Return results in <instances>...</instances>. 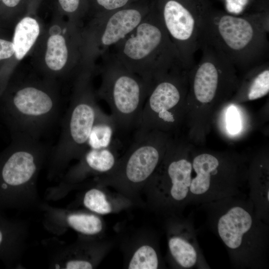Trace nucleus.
<instances>
[{"label":"nucleus","instance_id":"c85d7f7f","mask_svg":"<svg viewBox=\"0 0 269 269\" xmlns=\"http://www.w3.org/2000/svg\"><path fill=\"white\" fill-rule=\"evenodd\" d=\"M20 0H2L3 3L7 6L12 7L15 6Z\"/></svg>","mask_w":269,"mask_h":269},{"label":"nucleus","instance_id":"bb28decb","mask_svg":"<svg viewBox=\"0 0 269 269\" xmlns=\"http://www.w3.org/2000/svg\"><path fill=\"white\" fill-rule=\"evenodd\" d=\"M62 9L66 12L74 14L78 12L81 0H58Z\"/></svg>","mask_w":269,"mask_h":269},{"label":"nucleus","instance_id":"a878e982","mask_svg":"<svg viewBox=\"0 0 269 269\" xmlns=\"http://www.w3.org/2000/svg\"><path fill=\"white\" fill-rule=\"evenodd\" d=\"M14 54L12 42L0 39V60L10 58Z\"/></svg>","mask_w":269,"mask_h":269},{"label":"nucleus","instance_id":"f8f14e48","mask_svg":"<svg viewBox=\"0 0 269 269\" xmlns=\"http://www.w3.org/2000/svg\"><path fill=\"white\" fill-rule=\"evenodd\" d=\"M253 225V218L249 212L241 206H236L220 217L217 230L225 245L232 250H236L242 247Z\"/></svg>","mask_w":269,"mask_h":269},{"label":"nucleus","instance_id":"9b49d317","mask_svg":"<svg viewBox=\"0 0 269 269\" xmlns=\"http://www.w3.org/2000/svg\"><path fill=\"white\" fill-rule=\"evenodd\" d=\"M200 49V60L189 69L192 73V92L198 101L208 103L217 96L223 83L233 79L236 68L223 54L206 43L202 42Z\"/></svg>","mask_w":269,"mask_h":269},{"label":"nucleus","instance_id":"2eb2a0df","mask_svg":"<svg viewBox=\"0 0 269 269\" xmlns=\"http://www.w3.org/2000/svg\"><path fill=\"white\" fill-rule=\"evenodd\" d=\"M40 32L39 25L33 18L26 16L20 20L15 26L13 43L15 58H24L35 42Z\"/></svg>","mask_w":269,"mask_h":269},{"label":"nucleus","instance_id":"4468645a","mask_svg":"<svg viewBox=\"0 0 269 269\" xmlns=\"http://www.w3.org/2000/svg\"><path fill=\"white\" fill-rule=\"evenodd\" d=\"M219 165L217 158L210 154H201L194 158L192 166L196 176L192 178L190 186V192L192 195H204L209 191L212 175L216 171Z\"/></svg>","mask_w":269,"mask_h":269},{"label":"nucleus","instance_id":"412c9836","mask_svg":"<svg viewBox=\"0 0 269 269\" xmlns=\"http://www.w3.org/2000/svg\"><path fill=\"white\" fill-rule=\"evenodd\" d=\"M67 222L75 230L86 235L98 234L103 228L100 219L93 215L71 214L68 217Z\"/></svg>","mask_w":269,"mask_h":269},{"label":"nucleus","instance_id":"f3484780","mask_svg":"<svg viewBox=\"0 0 269 269\" xmlns=\"http://www.w3.org/2000/svg\"><path fill=\"white\" fill-rule=\"evenodd\" d=\"M112 144L110 146L98 149L87 148L80 157L85 167L100 173L111 171L117 163L116 154Z\"/></svg>","mask_w":269,"mask_h":269},{"label":"nucleus","instance_id":"dca6fc26","mask_svg":"<svg viewBox=\"0 0 269 269\" xmlns=\"http://www.w3.org/2000/svg\"><path fill=\"white\" fill-rule=\"evenodd\" d=\"M115 133V126L110 115L106 114L100 108L88 141L87 148L110 146Z\"/></svg>","mask_w":269,"mask_h":269},{"label":"nucleus","instance_id":"7c9ffc66","mask_svg":"<svg viewBox=\"0 0 269 269\" xmlns=\"http://www.w3.org/2000/svg\"></svg>","mask_w":269,"mask_h":269},{"label":"nucleus","instance_id":"6ab92c4d","mask_svg":"<svg viewBox=\"0 0 269 269\" xmlns=\"http://www.w3.org/2000/svg\"><path fill=\"white\" fill-rule=\"evenodd\" d=\"M168 247L172 256L181 267L190 268L196 263V251L194 247L184 239L179 236L171 237L168 240Z\"/></svg>","mask_w":269,"mask_h":269},{"label":"nucleus","instance_id":"9d476101","mask_svg":"<svg viewBox=\"0 0 269 269\" xmlns=\"http://www.w3.org/2000/svg\"><path fill=\"white\" fill-rule=\"evenodd\" d=\"M10 134V143L0 152L1 194L32 179L37 170L38 160L48 147L39 139L22 134Z\"/></svg>","mask_w":269,"mask_h":269},{"label":"nucleus","instance_id":"20e7f679","mask_svg":"<svg viewBox=\"0 0 269 269\" xmlns=\"http://www.w3.org/2000/svg\"><path fill=\"white\" fill-rule=\"evenodd\" d=\"M60 108L56 93L42 84H24L0 98V116L10 134L36 139L56 122Z\"/></svg>","mask_w":269,"mask_h":269},{"label":"nucleus","instance_id":"c756f323","mask_svg":"<svg viewBox=\"0 0 269 269\" xmlns=\"http://www.w3.org/2000/svg\"><path fill=\"white\" fill-rule=\"evenodd\" d=\"M268 192H267L266 197L267 199L268 200V201L269 200V191L268 190Z\"/></svg>","mask_w":269,"mask_h":269},{"label":"nucleus","instance_id":"7ed1b4c3","mask_svg":"<svg viewBox=\"0 0 269 269\" xmlns=\"http://www.w3.org/2000/svg\"><path fill=\"white\" fill-rule=\"evenodd\" d=\"M101 57V81L97 97L108 105L116 133L135 132L151 86L129 70L110 51Z\"/></svg>","mask_w":269,"mask_h":269},{"label":"nucleus","instance_id":"4be33fe9","mask_svg":"<svg viewBox=\"0 0 269 269\" xmlns=\"http://www.w3.org/2000/svg\"><path fill=\"white\" fill-rule=\"evenodd\" d=\"M158 259L155 250L149 245H142L133 255L128 265L130 269H156Z\"/></svg>","mask_w":269,"mask_h":269},{"label":"nucleus","instance_id":"b1692460","mask_svg":"<svg viewBox=\"0 0 269 269\" xmlns=\"http://www.w3.org/2000/svg\"><path fill=\"white\" fill-rule=\"evenodd\" d=\"M140 0H93L94 17L126 7Z\"/></svg>","mask_w":269,"mask_h":269},{"label":"nucleus","instance_id":"1a4fd4ad","mask_svg":"<svg viewBox=\"0 0 269 269\" xmlns=\"http://www.w3.org/2000/svg\"><path fill=\"white\" fill-rule=\"evenodd\" d=\"M187 70L183 67L173 69L153 84L134 134L158 132L175 123L174 110L180 104L182 96L181 76Z\"/></svg>","mask_w":269,"mask_h":269},{"label":"nucleus","instance_id":"5701e85b","mask_svg":"<svg viewBox=\"0 0 269 269\" xmlns=\"http://www.w3.org/2000/svg\"><path fill=\"white\" fill-rule=\"evenodd\" d=\"M85 206L96 213L106 215L112 211L110 203L103 192L96 188L88 191L84 197Z\"/></svg>","mask_w":269,"mask_h":269},{"label":"nucleus","instance_id":"aec40b11","mask_svg":"<svg viewBox=\"0 0 269 269\" xmlns=\"http://www.w3.org/2000/svg\"><path fill=\"white\" fill-rule=\"evenodd\" d=\"M269 61L256 66L257 73L250 82L247 90V97L250 100L262 98L269 91Z\"/></svg>","mask_w":269,"mask_h":269},{"label":"nucleus","instance_id":"f03ea898","mask_svg":"<svg viewBox=\"0 0 269 269\" xmlns=\"http://www.w3.org/2000/svg\"><path fill=\"white\" fill-rule=\"evenodd\" d=\"M109 51L151 86L170 71L185 68L154 4L135 29Z\"/></svg>","mask_w":269,"mask_h":269},{"label":"nucleus","instance_id":"6e6552de","mask_svg":"<svg viewBox=\"0 0 269 269\" xmlns=\"http://www.w3.org/2000/svg\"><path fill=\"white\" fill-rule=\"evenodd\" d=\"M161 138L158 132L134 134L123 157L105 174L106 181L134 186L147 182L161 159Z\"/></svg>","mask_w":269,"mask_h":269},{"label":"nucleus","instance_id":"f257e3e1","mask_svg":"<svg viewBox=\"0 0 269 269\" xmlns=\"http://www.w3.org/2000/svg\"><path fill=\"white\" fill-rule=\"evenodd\" d=\"M269 31L267 15L238 16L209 11L201 44L220 52L235 68L251 69L268 61Z\"/></svg>","mask_w":269,"mask_h":269},{"label":"nucleus","instance_id":"423d86ee","mask_svg":"<svg viewBox=\"0 0 269 269\" xmlns=\"http://www.w3.org/2000/svg\"><path fill=\"white\" fill-rule=\"evenodd\" d=\"M185 0H153L154 7L184 67L195 64L200 49L206 17L209 11L201 3L190 6Z\"/></svg>","mask_w":269,"mask_h":269},{"label":"nucleus","instance_id":"cd10ccee","mask_svg":"<svg viewBox=\"0 0 269 269\" xmlns=\"http://www.w3.org/2000/svg\"><path fill=\"white\" fill-rule=\"evenodd\" d=\"M67 269H91L93 266L91 263L85 260H73L66 264Z\"/></svg>","mask_w":269,"mask_h":269},{"label":"nucleus","instance_id":"a211bd4d","mask_svg":"<svg viewBox=\"0 0 269 269\" xmlns=\"http://www.w3.org/2000/svg\"><path fill=\"white\" fill-rule=\"evenodd\" d=\"M69 49L65 37L53 34L47 40L45 61L48 69L57 73L63 70L69 58Z\"/></svg>","mask_w":269,"mask_h":269},{"label":"nucleus","instance_id":"39448f33","mask_svg":"<svg viewBox=\"0 0 269 269\" xmlns=\"http://www.w3.org/2000/svg\"><path fill=\"white\" fill-rule=\"evenodd\" d=\"M93 69L82 71L76 77L72 96L64 115L61 134L54 147L57 159L81 157L88 141L100 107L92 87Z\"/></svg>","mask_w":269,"mask_h":269},{"label":"nucleus","instance_id":"393cba45","mask_svg":"<svg viewBox=\"0 0 269 269\" xmlns=\"http://www.w3.org/2000/svg\"><path fill=\"white\" fill-rule=\"evenodd\" d=\"M227 127L232 134L238 133L241 129V124L237 110L234 106L230 107L226 115Z\"/></svg>","mask_w":269,"mask_h":269},{"label":"nucleus","instance_id":"0eeeda50","mask_svg":"<svg viewBox=\"0 0 269 269\" xmlns=\"http://www.w3.org/2000/svg\"><path fill=\"white\" fill-rule=\"evenodd\" d=\"M153 0H140L94 17L84 32L85 59L101 56L130 35L151 10Z\"/></svg>","mask_w":269,"mask_h":269},{"label":"nucleus","instance_id":"ddd939ff","mask_svg":"<svg viewBox=\"0 0 269 269\" xmlns=\"http://www.w3.org/2000/svg\"><path fill=\"white\" fill-rule=\"evenodd\" d=\"M166 166L168 194L174 201H182L190 192L192 164L185 158H177L169 161Z\"/></svg>","mask_w":269,"mask_h":269}]
</instances>
